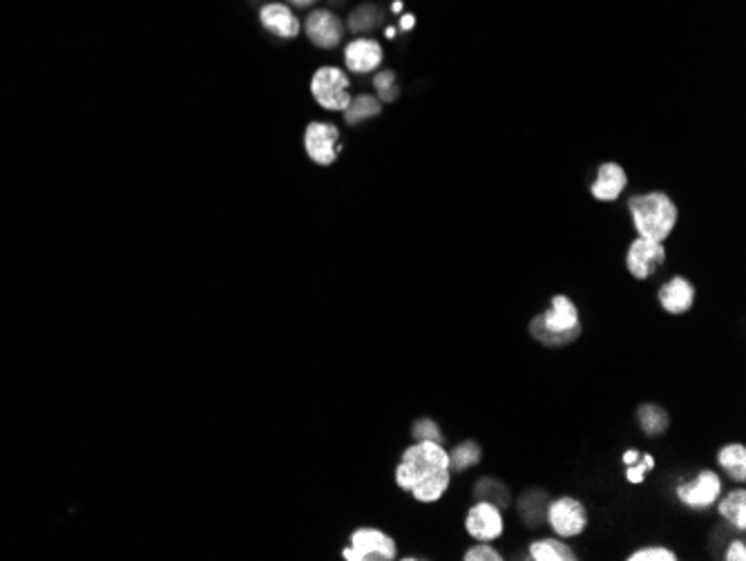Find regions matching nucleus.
Here are the masks:
<instances>
[{
  "mask_svg": "<svg viewBox=\"0 0 746 561\" xmlns=\"http://www.w3.org/2000/svg\"><path fill=\"white\" fill-rule=\"evenodd\" d=\"M394 477L396 486L409 492L418 503H436L452 483L449 452L443 443L416 441L403 452Z\"/></svg>",
  "mask_w": 746,
  "mask_h": 561,
  "instance_id": "obj_1",
  "label": "nucleus"
},
{
  "mask_svg": "<svg viewBox=\"0 0 746 561\" xmlns=\"http://www.w3.org/2000/svg\"><path fill=\"white\" fill-rule=\"evenodd\" d=\"M530 336L550 349L568 347L581 336L579 309L568 296H554L550 307L530 320Z\"/></svg>",
  "mask_w": 746,
  "mask_h": 561,
  "instance_id": "obj_2",
  "label": "nucleus"
},
{
  "mask_svg": "<svg viewBox=\"0 0 746 561\" xmlns=\"http://www.w3.org/2000/svg\"><path fill=\"white\" fill-rule=\"evenodd\" d=\"M628 208L630 215H633V224L639 237H646V240L664 242L677 226V206L671 197L666 193H659V190L646 195H635L628 202Z\"/></svg>",
  "mask_w": 746,
  "mask_h": 561,
  "instance_id": "obj_3",
  "label": "nucleus"
},
{
  "mask_svg": "<svg viewBox=\"0 0 746 561\" xmlns=\"http://www.w3.org/2000/svg\"><path fill=\"white\" fill-rule=\"evenodd\" d=\"M351 81L340 68H320L311 79V94L320 108L329 112H344L351 103Z\"/></svg>",
  "mask_w": 746,
  "mask_h": 561,
  "instance_id": "obj_4",
  "label": "nucleus"
},
{
  "mask_svg": "<svg viewBox=\"0 0 746 561\" xmlns=\"http://www.w3.org/2000/svg\"><path fill=\"white\" fill-rule=\"evenodd\" d=\"M347 561H394L398 557L396 541L378 528H358L351 535V546L342 550Z\"/></svg>",
  "mask_w": 746,
  "mask_h": 561,
  "instance_id": "obj_5",
  "label": "nucleus"
},
{
  "mask_svg": "<svg viewBox=\"0 0 746 561\" xmlns=\"http://www.w3.org/2000/svg\"><path fill=\"white\" fill-rule=\"evenodd\" d=\"M545 519H548V526L554 535L561 539L579 537L581 532H586L590 521L586 506L575 497H559L550 501L548 508H545Z\"/></svg>",
  "mask_w": 746,
  "mask_h": 561,
  "instance_id": "obj_6",
  "label": "nucleus"
},
{
  "mask_svg": "<svg viewBox=\"0 0 746 561\" xmlns=\"http://www.w3.org/2000/svg\"><path fill=\"white\" fill-rule=\"evenodd\" d=\"M304 150L313 164L331 166L340 157V130L333 123L313 121L304 130Z\"/></svg>",
  "mask_w": 746,
  "mask_h": 561,
  "instance_id": "obj_7",
  "label": "nucleus"
},
{
  "mask_svg": "<svg viewBox=\"0 0 746 561\" xmlns=\"http://www.w3.org/2000/svg\"><path fill=\"white\" fill-rule=\"evenodd\" d=\"M720 497H722V479L715 470H702L691 481L677 486V499L682 501L686 508L697 510V512L713 508Z\"/></svg>",
  "mask_w": 746,
  "mask_h": 561,
  "instance_id": "obj_8",
  "label": "nucleus"
},
{
  "mask_svg": "<svg viewBox=\"0 0 746 561\" xmlns=\"http://www.w3.org/2000/svg\"><path fill=\"white\" fill-rule=\"evenodd\" d=\"M664 264H666L664 242L637 237V240L628 246L626 269L635 280L653 278V275L662 269Z\"/></svg>",
  "mask_w": 746,
  "mask_h": 561,
  "instance_id": "obj_9",
  "label": "nucleus"
},
{
  "mask_svg": "<svg viewBox=\"0 0 746 561\" xmlns=\"http://www.w3.org/2000/svg\"><path fill=\"white\" fill-rule=\"evenodd\" d=\"M465 530L467 535L478 541H494L505 532L503 512L499 506L490 501L478 499L465 515Z\"/></svg>",
  "mask_w": 746,
  "mask_h": 561,
  "instance_id": "obj_10",
  "label": "nucleus"
},
{
  "mask_svg": "<svg viewBox=\"0 0 746 561\" xmlns=\"http://www.w3.org/2000/svg\"><path fill=\"white\" fill-rule=\"evenodd\" d=\"M304 30L309 41L315 47H322V50H333L338 47L342 36H344V25L340 18L329 12V9H315L304 21Z\"/></svg>",
  "mask_w": 746,
  "mask_h": 561,
  "instance_id": "obj_11",
  "label": "nucleus"
},
{
  "mask_svg": "<svg viewBox=\"0 0 746 561\" xmlns=\"http://www.w3.org/2000/svg\"><path fill=\"white\" fill-rule=\"evenodd\" d=\"M657 300L659 307L666 313H671V316H684V313L693 309V304L697 300V289L691 280L682 278V275H675V278L662 284V289L657 291Z\"/></svg>",
  "mask_w": 746,
  "mask_h": 561,
  "instance_id": "obj_12",
  "label": "nucleus"
},
{
  "mask_svg": "<svg viewBox=\"0 0 746 561\" xmlns=\"http://www.w3.org/2000/svg\"><path fill=\"white\" fill-rule=\"evenodd\" d=\"M344 63L353 74L376 72L382 63V47L373 38H356L344 47Z\"/></svg>",
  "mask_w": 746,
  "mask_h": 561,
  "instance_id": "obj_13",
  "label": "nucleus"
},
{
  "mask_svg": "<svg viewBox=\"0 0 746 561\" xmlns=\"http://www.w3.org/2000/svg\"><path fill=\"white\" fill-rule=\"evenodd\" d=\"M626 184H628L626 170L619 164H615V161H606V164L599 166L597 179H595V184H592L590 193L597 199V202H615V199H619V195L626 190Z\"/></svg>",
  "mask_w": 746,
  "mask_h": 561,
  "instance_id": "obj_14",
  "label": "nucleus"
},
{
  "mask_svg": "<svg viewBox=\"0 0 746 561\" xmlns=\"http://www.w3.org/2000/svg\"><path fill=\"white\" fill-rule=\"evenodd\" d=\"M260 21L264 25V30H269L271 34L280 36V38H295L302 30L300 18L295 16L291 12V7L284 3L264 5L260 12Z\"/></svg>",
  "mask_w": 746,
  "mask_h": 561,
  "instance_id": "obj_15",
  "label": "nucleus"
},
{
  "mask_svg": "<svg viewBox=\"0 0 746 561\" xmlns=\"http://www.w3.org/2000/svg\"><path fill=\"white\" fill-rule=\"evenodd\" d=\"M528 555L532 561H575L577 553L568 546L561 537H545L539 541H532Z\"/></svg>",
  "mask_w": 746,
  "mask_h": 561,
  "instance_id": "obj_16",
  "label": "nucleus"
},
{
  "mask_svg": "<svg viewBox=\"0 0 746 561\" xmlns=\"http://www.w3.org/2000/svg\"><path fill=\"white\" fill-rule=\"evenodd\" d=\"M637 423L642 427V432L650 439H657V436H664L668 432V425H671V418H668V412L662 405L655 403H646L637 407Z\"/></svg>",
  "mask_w": 746,
  "mask_h": 561,
  "instance_id": "obj_17",
  "label": "nucleus"
},
{
  "mask_svg": "<svg viewBox=\"0 0 746 561\" xmlns=\"http://www.w3.org/2000/svg\"><path fill=\"white\" fill-rule=\"evenodd\" d=\"M717 510H720V515L729 521V524L735 528L744 532L746 530V490L744 488H738L726 494V497L717 499Z\"/></svg>",
  "mask_w": 746,
  "mask_h": 561,
  "instance_id": "obj_18",
  "label": "nucleus"
},
{
  "mask_svg": "<svg viewBox=\"0 0 746 561\" xmlns=\"http://www.w3.org/2000/svg\"><path fill=\"white\" fill-rule=\"evenodd\" d=\"M717 463L733 481H746V448L742 443H729L717 452Z\"/></svg>",
  "mask_w": 746,
  "mask_h": 561,
  "instance_id": "obj_19",
  "label": "nucleus"
},
{
  "mask_svg": "<svg viewBox=\"0 0 746 561\" xmlns=\"http://www.w3.org/2000/svg\"><path fill=\"white\" fill-rule=\"evenodd\" d=\"M380 112H382V101L378 97H373V94H360V97L351 99L347 110H344L342 114L349 126H360V123L380 117Z\"/></svg>",
  "mask_w": 746,
  "mask_h": 561,
  "instance_id": "obj_20",
  "label": "nucleus"
},
{
  "mask_svg": "<svg viewBox=\"0 0 746 561\" xmlns=\"http://www.w3.org/2000/svg\"><path fill=\"white\" fill-rule=\"evenodd\" d=\"M481 459H483V450H481V445L474 441L458 443L456 448L449 452V465H452V470L456 472H465V470L474 468V465L481 463Z\"/></svg>",
  "mask_w": 746,
  "mask_h": 561,
  "instance_id": "obj_21",
  "label": "nucleus"
},
{
  "mask_svg": "<svg viewBox=\"0 0 746 561\" xmlns=\"http://www.w3.org/2000/svg\"><path fill=\"white\" fill-rule=\"evenodd\" d=\"M474 492H476V499L490 501V503H494V506H499V508H505L510 503L508 488H505L503 483H499L496 479L478 481V486H476Z\"/></svg>",
  "mask_w": 746,
  "mask_h": 561,
  "instance_id": "obj_22",
  "label": "nucleus"
},
{
  "mask_svg": "<svg viewBox=\"0 0 746 561\" xmlns=\"http://www.w3.org/2000/svg\"><path fill=\"white\" fill-rule=\"evenodd\" d=\"M380 21H382L380 9L373 7V5H365V7H358L356 12L351 14L349 27H351V32H356V34L358 32H369V30H373V27H378Z\"/></svg>",
  "mask_w": 746,
  "mask_h": 561,
  "instance_id": "obj_23",
  "label": "nucleus"
},
{
  "mask_svg": "<svg viewBox=\"0 0 746 561\" xmlns=\"http://www.w3.org/2000/svg\"><path fill=\"white\" fill-rule=\"evenodd\" d=\"M373 88H376V94L380 101L385 103H394L398 99V83H396V74L394 72H378L373 76Z\"/></svg>",
  "mask_w": 746,
  "mask_h": 561,
  "instance_id": "obj_24",
  "label": "nucleus"
},
{
  "mask_svg": "<svg viewBox=\"0 0 746 561\" xmlns=\"http://www.w3.org/2000/svg\"><path fill=\"white\" fill-rule=\"evenodd\" d=\"M411 436L414 441H434V443H443V430L434 418H418V421L411 425Z\"/></svg>",
  "mask_w": 746,
  "mask_h": 561,
  "instance_id": "obj_25",
  "label": "nucleus"
},
{
  "mask_svg": "<svg viewBox=\"0 0 746 561\" xmlns=\"http://www.w3.org/2000/svg\"><path fill=\"white\" fill-rule=\"evenodd\" d=\"M679 557L673 553L671 548L664 546H646L635 550L633 555L628 557V561H677Z\"/></svg>",
  "mask_w": 746,
  "mask_h": 561,
  "instance_id": "obj_26",
  "label": "nucleus"
},
{
  "mask_svg": "<svg viewBox=\"0 0 746 561\" xmlns=\"http://www.w3.org/2000/svg\"><path fill=\"white\" fill-rule=\"evenodd\" d=\"M465 561H501V553L496 548L490 546V541H478L476 546H472L470 550H465L463 555Z\"/></svg>",
  "mask_w": 746,
  "mask_h": 561,
  "instance_id": "obj_27",
  "label": "nucleus"
},
{
  "mask_svg": "<svg viewBox=\"0 0 746 561\" xmlns=\"http://www.w3.org/2000/svg\"><path fill=\"white\" fill-rule=\"evenodd\" d=\"M648 465L642 461V454H639V459L635 463H630L626 468V481L635 483V486H639V483L646 481V474H648Z\"/></svg>",
  "mask_w": 746,
  "mask_h": 561,
  "instance_id": "obj_28",
  "label": "nucleus"
},
{
  "mask_svg": "<svg viewBox=\"0 0 746 561\" xmlns=\"http://www.w3.org/2000/svg\"><path fill=\"white\" fill-rule=\"evenodd\" d=\"M724 559L726 561H744L746 559V544L742 539H735L729 544V548H726L724 553Z\"/></svg>",
  "mask_w": 746,
  "mask_h": 561,
  "instance_id": "obj_29",
  "label": "nucleus"
},
{
  "mask_svg": "<svg viewBox=\"0 0 746 561\" xmlns=\"http://www.w3.org/2000/svg\"><path fill=\"white\" fill-rule=\"evenodd\" d=\"M639 459V450H635V448H630V450H626L624 452V456H621V461H624L626 465H630V463H635Z\"/></svg>",
  "mask_w": 746,
  "mask_h": 561,
  "instance_id": "obj_30",
  "label": "nucleus"
},
{
  "mask_svg": "<svg viewBox=\"0 0 746 561\" xmlns=\"http://www.w3.org/2000/svg\"><path fill=\"white\" fill-rule=\"evenodd\" d=\"M289 3L293 7H311L313 3H318V0H289Z\"/></svg>",
  "mask_w": 746,
  "mask_h": 561,
  "instance_id": "obj_31",
  "label": "nucleus"
},
{
  "mask_svg": "<svg viewBox=\"0 0 746 561\" xmlns=\"http://www.w3.org/2000/svg\"><path fill=\"white\" fill-rule=\"evenodd\" d=\"M400 27H403V30H411V27H414V16H405L403 23H400Z\"/></svg>",
  "mask_w": 746,
  "mask_h": 561,
  "instance_id": "obj_32",
  "label": "nucleus"
}]
</instances>
